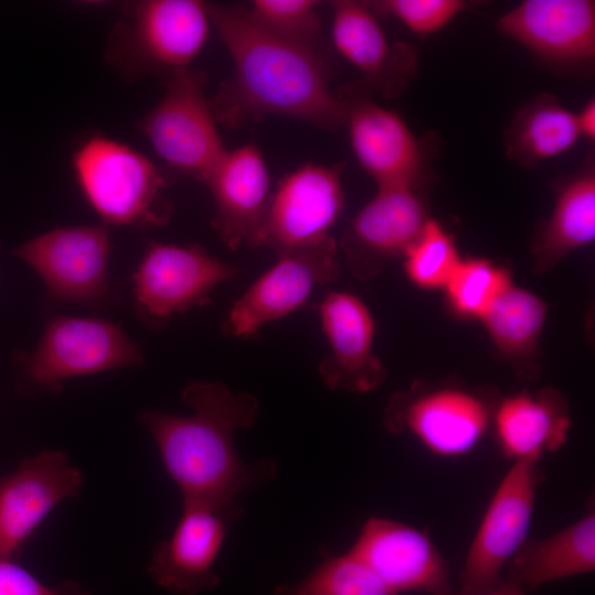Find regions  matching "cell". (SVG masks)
<instances>
[{
    "label": "cell",
    "mask_w": 595,
    "mask_h": 595,
    "mask_svg": "<svg viewBox=\"0 0 595 595\" xmlns=\"http://www.w3.org/2000/svg\"><path fill=\"white\" fill-rule=\"evenodd\" d=\"M206 7L232 62L230 77L209 99L217 122L234 128L279 115L325 129L344 125V102L329 88L315 48L266 31L245 7L214 2Z\"/></svg>",
    "instance_id": "cell-1"
},
{
    "label": "cell",
    "mask_w": 595,
    "mask_h": 595,
    "mask_svg": "<svg viewBox=\"0 0 595 595\" xmlns=\"http://www.w3.org/2000/svg\"><path fill=\"white\" fill-rule=\"evenodd\" d=\"M181 399L192 414L143 410L139 415L159 448L165 472L182 493L183 502L240 509L237 497L277 473L271 458L246 464L234 442L237 430L253 425L258 399L234 392L220 381L202 380L190 381Z\"/></svg>",
    "instance_id": "cell-2"
},
{
    "label": "cell",
    "mask_w": 595,
    "mask_h": 595,
    "mask_svg": "<svg viewBox=\"0 0 595 595\" xmlns=\"http://www.w3.org/2000/svg\"><path fill=\"white\" fill-rule=\"evenodd\" d=\"M72 166L83 196L102 224L152 228L170 221L167 176L130 145L93 134L74 151Z\"/></svg>",
    "instance_id": "cell-3"
},
{
    "label": "cell",
    "mask_w": 595,
    "mask_h": 595,
    "mask_svg": "<svg viewBox=\"0 0 595 595\" xmlns=\"http://www.w3.org/2000/svg\"><path fill=\"white\" fill-rule=\"evenodd\" d=\"M210 18L206 2L197 0H143L126 6L116 23L106 58L127 80L158 76L164 80L188 68L204 48Z\"/></svg>",
    "instance_id": "cell-4"
},
{
    "label": "cell",
    "mask_w": 595,
    "mask_h": 595,
    "mask_svg": "<svg viewBox=\"0 0 595 595\" xmlns=\"http://www.w3.org/2000/svg\"><path fill=\"white\" fill-rule=\"evenodd\" d=\"M143 354L120 325L100 317L55 315L32 351L12 356L17 386L29 396L58 393L66 379L134 367Z\"/></svg>",
    "instance_id": "cell-5"
},
{
    "label": "cell",
    "mask_w": 595,
    "mask_h": 595,
    "mask_svg": "<svg viewBox=\"0 0 595 595\" xmlns=\"http://www.w3.org/2000/svg\"><path fill=\"white\" fill-rule=\"evenodd\" d=\"M499 397L458 382L413 383L388 400L383 424L392 434L412 436L435 456L458 458L490 432Z\"/></svg>",
    "instance_id": "cell-6"
},
{
    "label": "cell",
    "mask_w": 595,
    "mask_h": 595,
    "mask_svg": "<svg viewBox=\"0 0 595 595\" xmlns=\"http://www.w3.org/2000/svg\"><path fill=\"white\" fill-rule=\"evenodd\" d=\"M164 84L162 99L139 129L169 170L204 183L227 150L205 94L206 74L188 67Z\"/></svg>",
    "instance_id": "cell-7"
},
{
    "label": "cell",
    "mask_w": 595,
    "mask_h": 595,
    "mask_svg": "<svg viewBox=\"0 0 595 595\" xmlns=\"http://www.w3.org/2000/svg\"><path fill=\"white\" fill-rule=\"evenodd\" d=\"M351 151L379 186L425 187L432 181L436 137L416 136L394 110L374 101L364 87L338 93Z\"/></svg>",
    "instance_id": "cell-8"
},
{
    "label": "cell",
    "mask_w": 595,
    "mask_h": 595,
    "mask_svg": "<svg viewBox=\"0 0 595 595\" xmlns=\"http://www.w3.org/2000/svg\"><path fill=\"white\" fill-rule=\"evenodd\" d=\"M239 269L201 245L149 241L132 274L136 315L152 329L174 316L210 303V293Z\"/></svg>",
    "instance_id": "cell-9"
},
{
    "label": "cell",
    "mask_w": 595,
    "mask_h": 595,
    "mask_svg": "<svg viewBox=\"0 0 595 595\" xmlns=\"http://www.w3.org/2000/svg\"><path fill=\"white\" fill-rule=\"evenodd\" d=\"M110 251L108 227L99 224L56 227L10 252L41 277L50 301L96 307L112 298Z\"/></svg>",
    "instance_id": "cell-10"
},
{
    "label": "cell",
    "mask_w": 595,
    "mask_h": 595,
    "mask_svg": "<svg viewBox=\"0 0 595 595\" xmlns=\"http://www.w3.org/2000/svg\"><path fill=\"white\" fill-rule=\"evenodd\" d=\"M544 474L537 461L513 462L494 491L467 550L457 595H482L528 539Z\"/></svg>",
    "instance_id": "cell-11"
},
{
    "label": "cell",
    "mask_w": 595,
    "mask_h": 595,
    "mask_svg": "<svg viewBox=\"0 0 595 595\" xmlns=\"http://www.w3.org/2000/svg\"><path fill=\"white\" fill-rule=\"evenodd\" d=\"M342 171L305 163L285 174L271 193L253 247L280 255L331 238L345 204Z\"/></svg>",
    "instance_id": "cell-12"
},
{
    "label": "cell",
    "mask_w": 595,
    "mask_h": 595,
    "mask_svg": "<svg viewBox=\"0 0 595 595\" xmlns=\"http://www.w3.org/2000/svg\"><path fill=\"white\" fill-rule=\"evenodd\" d=\"M277 257L228 311L221 324L226 335L253 336L263 325L303 306L316 286L332 283L339 274L338 245L334 237Z\"/></svg>",
    "instance_id": "cell-13"
},
{
    "label": "cell",
    "mask_w": 595,
    "mask_h": 595,
    "mask_svg": "<svg viewBox=\"0 0 595 595\" xmlns=\"http://www.w3.org/2000/svg\"><path fill=\"white\" fill-rule=\"evenodd\" d=\"M496 26L556 73L589 74L594 67L593 0H524L499 17Z\"/></svg>",
    "instance_id": "cell-14"
},
{
    "label": "cell",
    "mask_w": 595,
    "mask_h": 595,
    "mask_svg": "<svg viewBox=\"0 0 595 595\" xmlns=\"http://www.w3.org/2000/svg\"><path fill=\"white\" fill-rule=\"evenodd\" d=\"M425 187L379 186L344 231L339 248L349 272L360 281L402 258L429 216Z\"/></svg>",
    "instance_id": "cell-15"
},
{
    "label": "cell",
    "mask_w": 595,
    "mask_h": 595,
    "mask_svg": "<svg viewBox=\"0 0 595 595\" xmlns=\"http://www.w3.org/2000/svg\"><path fill=\"white\" fill-rule=\"evenodd\" d=\"M83 474L69 456L43 450L0 476V558L14 560L46 516L78 495Z\"/></svg>",
    "instance_id": "cell-16"
},
{
    "label": "cell",
    "mask_w": 595,
    "mask_h": 595,
    "mask_svg": "<svg viewBox=\"0 0 595 595\" xmlns=\"http://www.w3.org/2000/svg\"><path fill=\"white\" fill-rule=\"evenodd\" d=\"M240 511L183 502L172 534L153 548L147 565L150 578L173 595H197L215 588L220 583L215 563L227 526Z\"/></svg>",
    "instance_id": "cell-17"
},
{
    "label": "cell",
    "mask_w": 595,
    "mask_h": 595,
    "mask_svg": "<svg viewBox=\"0 0 595 595\" xmlns=\"http://www.w3.org/2000/svg\"><path fill=\"white\" fill-rule=\"evenodd\" d=\"M349 551L399 595H452L445 559L430 536L415 527L370 517Z\"/></svg>",
    "instance_id": "cell-18"
},
{
    "label": "cell",
    "mask_w": 595,
    "mask_h": 595,
    "mask_svg": "<svg viewBox=\"0 0 595 595\" xmlns=\"http://www.w3.org/2000/svg\"><path fill=\"white\" fill-rule=\"evenodd\" d=\"M318 315L329 350L318 364L326 387L354 393L377 389L387 370L374 353L376 324L367 304L345 291H331L320 302Z\"/></svg>",
    "instance_id": "cell-19"
},
{
    "label": "cell",
    "mask_w": 595,
    "mask_h": 595,
    "mask_svg": "<svg viewBox=\"0 0 595 595\" xmlns=\"http://www.w3.org/2000/svg\"><path fill=\"white\" fill-rule=\"evenodd\" d=\"M332 8L336 51L364 75L368 88L388 99L401 95L418 72L416 50L391 41L366 1L337 0Z\"/></svg>",
    "instance_id": "cell-20"
},
{
    "label": "cell",
    "mask_w": 595,
    "mask_h": 595,
    "mask_svg": "<svg viewBox=\"0 0 595 595\" xmlns=\"http://www.w3.org/2000/svg\"><path fill=\"white\" fill-rule=\"evenodd\" d=\"M204 184L215 204L212 225L223 244L231 250L253 247L272 193L259 147L252 141L226 150Z\"/></svg>",
    "instance_id": "cell-21"
},
{
    "label": "cell",
    "mask_w": 595,
    "mask_h": 595,
    "mask_svg": "<svg viewBox=\"0 0 595 595\" xmlns=\"http://www.w3.org/2000/svg\"><path fill=\"white\" fill-rule=\"evenodd\" d=\"M572 428L569 403L558 389L544 387L499 397L490 431L501 455L513 462L537 461L558 452Z\"/></svg>",
    "instance_id": "cell-22"
},
{
    "label": "cell",
    "mask_w": 595,
    "mask_h": 595,
    "mask_svg": "<svg viewBox=\"0 0 595 595\" xmlns=\"http://www.w3.org/2000/svg\"><path fill=\"white\" fill-rule=\"evenodd\" d=\"M595 239V164L593 155L556 188L550 216L532 240L533 270L553 269L571 252Z\"/></svg>",
    "instance_id": "cell-23"
},
{
    "label": "cell",
    "mask_w": 595,
    "mask_h": 595,
    "mask_svg": "<svg viewBox=\"0 0 595 595\" xmlns=\"http://www.w3.org/2000/svg\"><path fill=\"white\" fill-rule=\"evenodd\" d=\"M595 569L593 502L575 522L540 540L527 539L507 564L508 576L527 592Z\"/></svg>",
    "instance_id": "cell-24"
},
{
    "label": "cell",
    "mask_w": 595,
    "mask_h": 595,
    "mask_svg": "<svg viewBox=\"0 0 595 595\" xmlns=\"http://www.w3.org/2000/svg\"><path fill=\"white\" fill-rule=\"evenodd\" d=\"M549 305L533 292L515 286L505 291L479 321L496 351L524 380L538 376L540 338Z\"/></svg>",
    "instance_id": "cell-25"
},
{
    "label": "cell",
    "mask_w": 595,
    "mask_h": 595,
    "mask_svg": "<svg viewBox=\"0 0 595 595\" xmlns=\"http://www.w3.org/2000/svg\"><path fill=\"white\" fill-rule=\"evenodd\" d=\"M581 136L575 112L551 94L541 93L512 117L504 134L506 155L526 169L572 149Z\"/></svg>",
    "instance_id": "cell-26"
},
{
    "label": "cell",
    "mask_w": 595,
    "mask_h": 595,
    "mask_svg": "<svg viewBox=\"0 0 595 595\" xmlns=\"http://www.w3.org/2000/svg\"><path fill=\"white\" fill-rule=\"evenodd\" d=\"M273 595H399L349 550L328 556L293 583L278 585Z\"/></svg>",
    "instance_id": "cell-27"
},
{
    "label": "cell",
    "mask_w": 595,
    "mask_h": 595,
    "mask_svg": "<svg viewBox=\"0 0 595 595\" xmlns=\"http://www.w3.org/2000/svg\"><path fill=\"white\" fill-rule=\"evenodd\" d=\"M512 285L510 272L485 258L462 259L444 286L447 305L461 317L478 320Z\"/></svg>",
    "instance_id": "cell-28"
},
{
    "label": "cell",
    "mask_w": 595,
    "mask_h": 595,
    "mask_svg": "<svg viewBox=\"0 0 595 595\" xmlns=\"http://www.w3.org/2000/svg\"><path fill=\"white\" fill-rule=\"evenodd\" d=\"M402 258L408 280L423 290L444 289L462 260L452 235L433 218Z\"/></svg>",
    "instance_id": "cell-29"
},
{
    "label": "cell",
    "mask_w": 595,
    "mask_h": 595,
    "mask_svg": "<svg viewBox=\"0 0 595 595\" xmlns=\"http://www.w3.org/2000/svg\"><path fill=\"white\" fill-rule=\"evenodd\" d=\"M320 3L316 0H253L245 9L266 31L315 48L321 32Z\"/></svg>",
    "instance_id": "cell-30"
},
{
    "label": "cell",
    "mask_w": 595,
    "mask_h": 595,
    "mask_svg": "<svg viewBox=\"0 0 595 595\" xmlns=\"http://www.w3.org/2000/svg\"><path fill=\"white\" fill-rule=\"evenodd\" d=\"M366 3L377 15L391 17L420 36L439 32L468 8V2L463 0H378Z\"/></svg>",
    "instance_id": "cell-31"
},
{
    "label": "cell",
    "mask_w": 595,
    "mask_h": 595,
    "mask_svg": "<svg viewBox=\"0 0 595 595\" xmlns=\"http://www.w3.org/2000/svg\"><path fill=\"white\" fill-rule=\"evenodd\" d=\"M0 595H93L74 581L48 586L13 560L0 558Z\"/></svg>",
    "instance_id": "cell-32"
},
{
    "label": "cell",
    "mask_w": 595,
    "mask_h": 595,
    "mask_svg": "<svg viewBox=\"0 0 595 595\" xmlns=\"http://www.w3.org/2000/svg\"><path fill=\"white\" fill-rule=\"evenodd\" d=\"M577 128L581 138H584L588 142L595 140V100L588 99L580 109L575 112Z\"/></svg>",
    "instance_id": "cell-33"
},
{
    "label": "cell",
    "mask_w": 595,
    "mask_h": 595,
    "mask_svg": "<svg viewBox=\"0 0 595 595\" xmlns=\"http://www.w3.org/2000/svg\"><path fill=\"white\" fill-rule=\"evenodd\" d=\"M527 593L518 582L507 575L482 595H526Z\"/></svg>",
    "instance_id": "cell-34"
}]
</instances>
